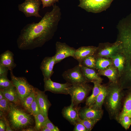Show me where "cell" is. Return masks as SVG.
<instances>
[{
  "label": "cell",
  "instance_id": "6da1fadb",
  "mask_svg": "<svg viewBox=\"0 0 131 131\" xmlns=\"http://www.w3.org/2000/svg\"><path fill=\"white\" fill-rule=\"evenodd\" d=\"M59 7L56 4L38 23L28 24L21 30L16 42L18 48L31 50L42 47L52 39L57 29L61 18Z\"/></svg>",
  "mask_w": 131,
  "mask_h": 131
},
{
  "label": "cell",
  "instance_id": "7a4b0ae2",
  "mask_svg": "<svg viewBox=\"0 0 131 131\" xmlns=\"http://www.w3.org/2000/svg\"><path fill=\"white\" fill-rule=\"evenodd\" d=\"M116 84L113 83L107 87L104 102L110 117L116 119L120 113L123 96L121 88Z\"/></svg>",
  "mask_w": 131,
  "mask_h": 131
},
{
  "label": "cell",
  "instance_id": "3957f363",
  "mask_svg": "<svg viewBox=\"0 0 131 131\" xmlns=\"http://www.w3.org/2000/svg\"><path fill=\"white\" fill-rule=\"evenodd\" d=\"M8 117L11 128L17 130L23 129L32 124L31 115L12 103H10Z\"/></svg>",
  "mask_w": 131,
  "mask_h": 131
},
{
  "label": "cell",
  "instance_id": "277c9868",
  "mask_svg": "<svg viewBox=\"0 0 131 131\" xmlns=\"http://www.w3.org/2000/svg\"><path fill=\"white\" fill-rule=\"evenodd\" d=\"M11 81L16 88L19 98L21 101L35 91V88L30 84L24 77H17L10 71Z\"/></svg>",
  "mask_w": 131,
  "mask_h": 131
},
{
  "label": "cell",
  "instance_id": "5b68a950",
  "mask_svg": "<svg viewBox=\"0 0 131 131\" xmlns=\"http://www.w3.org/2000/svg\"><path fill=\"white\" fill-rule=\"evenodd\" d=\"M78 6L87 12L96 13L106 10L114 0H79Z\"/></svg>",
  "mask_w": 131,
  "mask_h": 131
},
{
  "label": "cell",
  "instance_id": "8992f818",
  "mask_svg": "<svg viewBox=\"0 0 131 131\" xmlns=\"http://www.w3.org/2000/svg\"><path fill=\"white\" fill-rule=\"evenodd\" d=\"M91 89V87L86 83L72 85L69 91L71 103L74 106H78L84 101Z\"/></svg>",
  "mask_w": 131,
  "mask_h": 131
},
{
  "label": "cell",
  "instance_id": "52a82bcc",
  "mask_svg": "<svg viewBox=\"0 0 131 131\" xmlns=\"http://www.w3.org/2000/svg\"><path fill=\"white\" fill-rule=\"evenodd\" d=\"M62 76L67 82L72 85L85 84L88 82L79 65L65 71Z\"/></svg>",
  "mask_w": 131,
  "mask_h": 131
},
{
  "label": "cell",
  "instance_id": "ba28073f",
  "mask_svg": "<svg viewBox=\"0 0 131 131\" xmlns=\"http://www.w3.org/2000/svg\"><path fill=\"white\" fill-rule=\"evenodd\" d=\"M41 3V0H25L23 3L18 5V9L26 17L34 16L42 18L39 13Z\"/></svg>",
  "mask_w": 131,
  "mask_h": 131
},
{
  "label": "cell",
  "instance_id": "9c48e42d",
  "mask_svg": "<svg viewBox=\"0 0 131 131\" xmlns=\"http://www.w3.org/2000/svg\"><path fill=\"white\" fill-rule=\"evenodd\" d=\"M56 53L53 57L56 64L66 58L69 57H73L76 50L65 43L59 41L56 43Z\"/></svg>",
  "mask_w": 131,
  "mask_h": 131
},
{
  "label": "cell",
  "instance_id": "30bf717a",
  "mask_svg": "<svg viewBox=\"0 0 131 131\" xmlns=\"http://www.w3.org/2000/svg\"><path fill=\"white\" fill-rule=\"evenodd\" d=\"M44 91H49L55 94H69L70 87L72 85L67 82L64 83L54 82L51 79H44Z\"/></svg>",
  "mask_w": 131,
  "mask_h": 131
},
{
  "label": "cell",
  "instance_id": "8fae6325",
  "mask_svg": "<svg viewBox=\"0 0 131 131\" xmlns=\"http://www.w3.org/2000/svg\"><path fill=\"white\" fill-rule=\"evenodd\" d=\"M80 108L73 104L65 107L63 109L62 114L63 117L71 124L75 125L79 122L81 118L79 116V112Z\"/></svg>",
  "mask_w": 131,
  "mask_h": 131
},
{
  "label": "cell",
  "instance_id": "7c38bea8",
  "mask_svg": "<svg viewBox=\"0 0 131 131\" xmlns=\"http://www.w3.org/2000/svg\"><path fill=\"white\" fill-rule=\"evenodd\" d=\"M45 91H41L35 88V97L40 107L41 112L46 118L48 117V112L51 104L48 99Z\"/></svg>",
  "mask_w": 131,
  "mask_h": 131
},
{
  "label": "cell",
  "instance_id": "4fadbf2b",
  "mask_svg": "<svg viewBox=\"0 0 131 131\" xmlns=\"http://www.w3.org/2000/svg\"><path fill=\"white\" fill-rule=\"evenodd\" d=\"M56 64L53 56L47 57L44 58L40 66V68L44 76V79H50L51 77L54 73L53 67Z\"/></svg>",
  "mask_w": 131,
  "mask_h": 131
},
{
  "label": "cell",
  "instance_id": "5bb4252c",
  "mask_svg": "<svg viewBox=\"0 0 131 131\" xmlns=\"http://www.w3.org/2000/svg\"><path fill=\"white\" fill-rule=\"evenodd\" d=\"M101 109H97L90 106H87L80 108L79 112V116L82 119H96L100 120L103 115Z\"/></svg>",
  "mask_w": 131,
  "mask_h": 131
},
{
  "label": "cell",
  "instance_id": "9a60e30c",
  "mask_svg": "<svg viewBox=\"0 0 131 131\" xmlns=\"http://www.w3.org/2000/svg\"><path fill=\"white\" fill-rule=\"evenodd\" d=\"M98 48L90 46H82L76 49L73 57L80 64L85 58L89 56L94 55Z\"/></svg>",
  "mask_w": 131,
  "mask_h": 131
},
{
  "label": "cell",
  "instance_id": "2e32d148",
  "mask_svg": "<svg viewBox=\"0 0 131 131\" xmlns=\"http://www.w3.org/2000/svg\"><path fill=\"white\" fill-rule=\"evenodd\" d=\"M121 48L120 42L118 40L110 45L105 46L99 51L97 56L99 57L111 58L120 52Z\"/></svg>",
  "mask_w": 131,
  "mask_h": 131
},
{
  "label": "cell",
  "instance_id": "e0dca14e",
  "mask_svg": "<svg viewBox=\"0 0 131 131\" xmlns=\"http://www.w3.org/2000/svg\"><path fill=\"white\" fill-rule=\"evenodd\" d=\"M13 53L7 50L2 53L0 56V65L8 68L9 70L13 71L16 66L15 63Z\"/></svg>",
  "mask_w": 131,
  "mask_h": 131
},
{
  "label": "cell",
  "instance_id": "ac0fdd59",
  "mask_svg": "<svg viewBox=\"0 0 131 131\" xmlns=\"http://www.w3.org/2000/svg\"><path fill=\"white\" fill-rule=\"evenodd\" d=\"M0 90L3 93L5 98L9 102L16 104H18L21 102L16 88L14 86Z\"/></svg>",
  "mask_w": 131,
  "mask_h": 131
},
{
  "label": "cell",
  "instance_id": "d6986e66",
  "mask_svg": "<svg viewBox=\"0 0 131 131\" xmlns=\"http://www.w3.org/2000/svg\"><path fill=\"white\" fill-rule=\"evenodd\" d=\"M98 73L100 75L107 77L113 83H117L118 76L117 70L112 65L104 69L99 70Z\"/></svg>",
  "mask_w": 131,
  "mask_h": 131
},
{
  "label": "cell",
  "instance_id": "ffe728a7",
  "mask_svg": "<svg viewBox=\"0 0 131 131\" xmlns=\"http://www.w3.org/2000/svg\"><path fill=\"white\" fill-rule=\"evenodd\" d=\"M91 82L93 83L94 86L92 94L87 98L86 101V104L88 106H91L95 103L100 92L101 86V82L99 81L94 80Z\"/></svg>",
  "mask_w": 131,
  "mask_h": 131
},
{
  "label": "cell",
  "instance_id": "44dd1931",
  "mask_svg": "<svg viewBox=\"0 0 131 131\" xmlns=\"http://www.w3.org/2000/svg\"><path fill=\"white\" fill-rule=\"evenodd\" d=\"M78 65L80 66L83 75L88 82L97 80L102 82V79L98 76L94 69Z\"/></svg>",
  "mask_w": 131,
  "mask_h": 131
},
{
  "label": "cell",
  "instance_id": "7402d4cb",
  "mask_svg": "<svg viewBox=\"0 0 131 131\" xmlns=\"http://www.w3.org/2000/svg\"><path fill=\"white\" fill-rule=\"evenodd\" d=\"M107 87L101 85L100 92L95 103L90 106L97 109H101L107 94Z\"/></svg>",
  "mask_w": 131,
  "mask_h": 131
},
{
  "label": "cell",
  "instance_id": "603a6c76",
  "mask_svg": "<svg viewBox=\"0 0 131 131\" xmlns=\"http://www.w3.org/2000/svg\"><path fill=\"white\" fill-rule=\"evenodd\" d=\"M111 58L113 59L115 66L117 69L120 74L124 68V58L122 55L117 54Z\"/></svg>",
  "mask_w": 131,
  "mask_h": 131
},
{
  "label": "cell",
  "instance_id": "cb8c5ba5",
  "mask_svg": "<svg viewBox=\"0 0 131 131\" xmlns=\"http://www.w3.org/2000/svg\"><path fill=\"white\" fill-rule=\"evenodd\" d=\"M125 115H128L131 116V92L127 96L123 109L118 117Z\"/></svg>",
  "mask_w": 131,
  "mask_h": 131
},
{
  "label": "cell",
  "instance_id": "d4e9b609",
  "mask_svg": "<svg viewBox=\"0 0 131 131\" xmlns=\"http://www.w3.org/2000/svg\"><path fill=\"white\" fill-rule=\"evenodd\" d=\"M33 116L35 121L34 129L36 131H41L47 118L41 112Z\"/></svg>",
  "mask_w": 131,
  "mask_h": 131
},
{
  "label": "cell",
  "instance_id": "484cf974",
  "mask_svg": "<svg viewBox=\"0 0 131 131\" xmlns=\"http://www.w3.org/2000/svg\"><path fill=\"white\" fill-rule=\"evenodd\" d=\"M112 65V61L110 59L98 58L96 59V68L99 70L104 69Z\"/></svg>",
  "mask_w": 131,
  "mask_h": 131
},
{
  "label": "cell",
  "instance_id": "4316f807",
  "mask_svg": "<svg viewBox=\"0 0 131 131\" xmlns=\"http://www.w3.org/2000/svg\"><path fill=\"white\" fill-rule=\"evenodd\" d=\"M35 91L21 101L23 107L29 112L31 106L35 97Z\"/></svg>",
  "mask_w": 131,
  "mask_h": 131
},
{
  "label": "cell",
  "instance_id": "83f0119b",
  "mask_svg": "<svg viewBox=\"0 0 131 131\" xmlns=\"http://www.w3.org/2000/svg\"><path fill=\"white\" fill-rule=\"evenodd\" d=\"M117 119L125 129L129 128L131 125V116L125 115L118 117Z\"/></svg>",
  "mask_w": 131,
  "mask_h": 131
},
{
  "label": "cell",
  "instance_id": "f1b7e54d",
  "mask_svg": "<svg viewBox=\"0 0 131 131\" xmlns=\"http://www.w3.org/2000/svg\"><path fill=\"white\" fill-rule=\"evenodd\" d=\"M96 59L93 56H89L85 58L79 65H82L87 67L94 69L96 68Z\"/></svg>",
  "mask_w": 131,
  "mask_h": 131
},
{
  "label": "cell",
  "instance_id": "f546056e",
  "mask_svg": "<svg viewBox=\"0 0 131 131\" xmlns=\"http://www.w3.org/2000/svg\"><path fill=\"white\" fill-rule=\"evenodd\" d=\"M99 120L96 119H81L79 122L83 124L87 130L88 131H91L95 125Z\"/></svg>",
  "mask_w": 131,
  "mask_h": 131
},
{
  "label": "cell",
  "instance_id": "4dcf8cb0",
  "mask_svg": "<svg viewBox=\"0 0 131 131\" xmlns=\"http://www.w3.org/2000/svg\"><path fill=\"white\" fill-rule=\"evenodd\" d=\"M13 86L11 80H9L7 77H0V89H3Z\"/></svg>",
  "mask_w": 131,
  "mask_h": 131
},
{
  "label": "cell",
  "instance_id": "1f68e13d",
  "mask_svg": "<svg viewBox=\"0 0 131 131\" xmlns=\"http://www.w3.org/2000/svg\"><path fill=\"white\" fill-rule=\"evenodd\" d=\"M29 112L33 115L41 112L36 97L31 106Z\"/></svg>",
  "mask_w": 131,
  "mask_h": 131
},
{
  "label": "cell",
  "instance_id": "d6a6232c",
  "mask_svg": "<svg viewBox=\"0 0 131 131\" xmlns=\"http://www.w3.org/2000/svg\"><path fill=\"white\" fill-rule=\"evenodd\" d=\"M5 98L0 100V110L1 112L9 111L10 109V103Z\"/></svg>",
  "mask_w": 131,
  "mask_h": 131
},
{
  "label": "cell",
  "instance_id": "836d02e7",
  "mask_svg": "<svg viewBox=\"0 0 131 131\" xmlns=\"http://www.w3.org/2000/svg\"><path fill=\"white\" fill-rule=\"evenodd\" d=\"M43 127H47L50 129L51 131H60L58 127L57 126H55L51 122L48 117L46 118Z\"/></svg>",
  "mask_w": 131,
  "mask_h": 131
},
{
  "label": "cell",
  "instance_id": "e575fe53",
  "mask_svg": "<svg viewBox=\"0 0 131 131\" xmlns=\"http://www.w3.org/2000/svg\"><path fill=\"white\" fill-rule=\"evenodd\" d=\"M58 0H41L42 5V8L52 6Z\"/></svg>",
  "mask_w": 131,
  "mask_h": 131
},
{
  "label": "cell",
  "instance_id": "d590c367",
  "mask_svg": "<svg viewBox=\"0 0 131 131\" xmlns=\"http://www.w3.org/2000/svg\"><path fill=\"white\" fill-rule=\"evenodd\" d=\"M74 131H88L82 123L78 122L74 125Z\"/></svg>",
  "mask_w": 131,
  "mask_h": 131
},
{
  "label": "cell",
  "instance_id": "8d00e7d4",
  "mask_svg": "<svg viewBox=\"0 0 131 131\" xmlns=\"http://www.w3.org/2000/svg\"><path fill=\"white\" fill-rule=\"evenodd\" d=\"M9 69L6 67L0 65V77H7Z\"/></svg>",
  "mask_w": 131,
  "mask_h": 131
},
{
  "label": "cell",
  "instance_id": "74e56055",
  "mask_svg": "<svg viewBox=\"0 0 131 131\" xmlns=\"http://www.w3.org/2000/svg\"><path fill=\"white\" fill-rule=\"evenodd\" d=\"M6 126L5 123L3 120L0 119V131H6Z\"/></svg>",
  "mask_w": 131,
  "mask_h": 131
},
{
  "label": "cell",
  "instance_id": "f35d334b",
  "mask_svg": "<svg viewBox=\"0 0 131 131\" xmlns=\"http://www.w3.org/2000/svg\"><path fill=\"white\" fill-rule=\"evenodd\" d=\"M4 121L5 123L6 126V131H13L12 128L10 127V124H9V123L7 120L5 118H4Z\"/></svg>",
  "mask_w": 131,
  "mask_h": 131
},
{
  "label": "cell",
  "instance_id": "ab89813d",
  "mask_svg": "<svg viewBox=\"0 0 131 131\" xmlns=\"http://www.w3.org/2000/svg\"><path fill=\"white\" fill-rule=\"evenodd\" d=\"M21 131H36L35 129H34L32 128H29L26 129H23Z\"/></svg>",
  "mask_w": 131,
  "mask_h": 131
},
{
  "label": "cell",
  "instance_id": "60d3db41",
  "mask_svg": "<svg viewBox=\"0 0 131 131\" xmlns=\"http://www.w3.org/2000/svg\"><path fill=\"white\" fill-rule=\"evenodd\" d=\"M41 131H51L49 128L46 127H43L41 129Z\"/></svg>",
  "mask_w": 131,
  "mask_h": 131
},
{
  "label": "cell",
  "instance_id": "b9f144b4",
  "mask_svg": "<svg viewBox=\"0 0 131 131\" xmlns=\"http://www.w3.org/2000/svg\"><path fill=\"white\" fill-rule=\"evenodd\" d=\"M5 98L4 95L1 90H0V100Z\"/></svg>",
  "mask_w": 131,
  "mask_h": 131
},
{
  "label": "cell",
  "instance_id": "7bdbcfd3",
  "mask_svg": "<svg viewBox=\"0 0 131 131\" xmlns=\"http://www.w3.org/2000/svg\"><path fill=\"white\" fill-rule=\"evenodd\" d=\"M128 78L129 80H131V72L129 74Z\"/></svg>",
  "mask_w": 131,
  "mask_h": 131
}]
</instances>
